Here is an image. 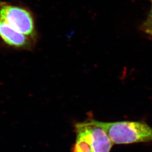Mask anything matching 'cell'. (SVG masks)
<instances>
[{"label": "cell", "mask_w": 152, "mask_h": 152, "mask_svg": "<svg viewBox=\"0 0 152 152\" xmlns=\"http://www.w3.org/2000/svg\"><path fill=\"white\" fill-rule=\"evenodd\" d=\"M96 123L108 134L113 144H130L152 141V127L145 122L119 121Z\"/></svg>", "instance_id": "6da1fadb"}, {"label": "cell", "mask_w": 152, "mask_h": 152, "mask_svg": "<svg viewBox=\"0 0 152 152\" xmlns=\"http://www.w3.org/2000/svg\"><path fill=\"white\" fill-rule=\"evenodd\" d=\"M0 18L16 31L37 41L38 32L35 17L27 7L0 1Z\"/></svg>", "instance_id": "7a4b0ae2"}, {"label": "cell", "mask_w": 152, "mask_h": 152, "mask_svg": "<svg viewBox=\"0 0 152 152\" xmlns=\"http://www.w3.org/2000/svg\"><path fill=\"white\" fill-rule=\"evenodd\" d=\"M0 39L6 46L20 50H32L37 42L11 27L1 18H0Z\"/></svg>", "instance_id": "3957f363"}, {"label": "cell", "mask_w": 152, "mask_h": 152, "mask_svg": "<svg viewBox=\"0 0 152 152\" xmlns=\"http://www.w3.org/2000/svg\"><path fill=\"white\" fill-rule=\"evenodd\" d=\"M91 134L92 152H110L113 144L108 134L95 120L87 121Z\"/></svg>", "instance_id": "277c9868"}, {"label": "cell", "mask_w": 152, "mask_h": 152, "mask_svg": "<svg viewBox=\"0 0 152 152\" xmlns=\"http://www.w3.org/2000/svg\"><path fill=\"white\" fill-rule=\"evenodd\" d=\"M75 128L76 141L71 148V152H92L91 134L87 121L77 123Z\"/></svg>", "instance_id": "5b68a950"}, {"label": "cell", "mask_w": 152, "mask_h": 152, "mask_svg": "<svg viewBox=\"0 0 152 152\" xmlns=\"http://www.w3.org/2000/svg\"><path fill=\"white\" fill-rule=\"evenodd\" d=\"M151 10L149 12V16L148 17L146 22L143 25V29L145 32L152 36V0Z\"/></svg>", "instance_id": "8992f818"}]
</instances>
